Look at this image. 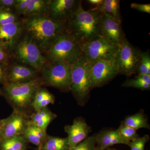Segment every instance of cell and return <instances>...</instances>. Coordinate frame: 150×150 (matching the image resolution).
Masks as SVG:
<instances>
[{
    "label": "cell",
    "mask_w": 150,
    "mask_h": 150,
    "mask_svg": "<svg viewBox=\"0 0 150 150\" xmlns=\"http://www.w3.org/2000/svg\"><path fill=\"white\" fill-rule=\"evenodd\" d=\"M22 21L24 32L35 41L43 54L66 32L67 21L53 19L46 15L25 17Z\"/></svg>",
    "instance_id": "6da1fadb"
},
{
    "label": "cell",
    "mask_w": 150,
    "mask_h": 150,
    "mask_svg": "<svg viewBox=\"0 0 150 150\" xmlns=\"http://www.w3.org/2000/svg\"><path fill=\"white\" fill-rule=\"evenodd\" d=\"M103 13L96 7L85 10L81 1L77 8L66 22V32L80 45L100 36Z\"/></svg>",
    "instance_id": "7a4b0ae2"
},
{
    "label": "cell",
    "mask_w": 150,
    "mask_h": 150,
    "mask_svg": "<svg viewBox=\"0 0 150 150\" xmlns=\"http://www.w3.org/2000/svg\"><path fill=\"white\" fill-rule=\"evenodd\" d=\"M43 85L39 76L27 82L6 84L1 89L3 96L14 110L24 112L25 109L31 106L35 93Z\"/></svg>",
    "instance_id": "3957f363"
},
{
    "label": "cell",
    "mask_w": 150,
    "mask_h": 150,
    "mask_svg": "<svg viewBox=\"0 0 150 150\" xmlns=\"http://www.w3.org/2000/svg\"><path fill=\"white\" fill-rule=\"evenodd\" d=\"M11 55L17 62L32 67L39 73L48 62L35 41L24 32Z\"/></svg>",
    "instance_id": "277c9868"
},
{
    "label": "cell",
    "mask_w": 150,
    "mask_h": 150,
    "mask_svg": "<svg viewBox=\"0 0 150 150\" xmlns=\"http://www.w3.org/2000/svg\"><path fill=\"white\" fill-rule=\"evenodd\" d=\"M48 62H62L72 64L83 56L80 44L65 32L43 53Z\"/></svg>",
    "instance_id": "5b68a950"
},
{
    "label": "cell",
    "mask_w": 150,
    "mask_h": 150,
    "mask_svg": "<svg viewBox=\"0 0 150 150\" xmlns=\"http://www.w3.org/2000/svg\"><path fill=\"white\" fill-rule=\"evenodd\" d=\"M43 84L63 91H71V64L62 62H48L40 71Z\"/></svg>",
    "instance_id": "8992f818"
},
{
    "label": "cell",
    "mask_w": 150,
    "mask_h": 150,
    "mask_svg": "<svg viewBox=\"0 0 150 150\" xmlns=\"http://www.w3.org/2000/svg\"><path fill=\"white\" fill-rule=\"evenodd\" d=\"M91 67V64L83 55L71 64V91L79 100L85 99L92 88Z\"/></svg>",
    "instance_id": "52a82bcc"
},
{
    "label": "cell",
    "mask_w": 150,
    "mask_h": 150,
    "mask_svg": "<svg viewBox=\"0 0 150 150\" xmlns=\"http://www.w3.org/2000/svg\"><path fill=\"white\" fill-rule=\"evenodd\" d=\"M81 46L83 55L91 65L100 60H114L118 47L101 36Z\"/></svg>",
    "instance_id": "ba28073f"
},
{
    "label": "cell",
    "mask_w": 150,
    "mask_h": 150,
    "mask_svg": "<svg viewBox=\"0 0 150 150\" xmlns=\"http://www.w3.org/2000/svg\"><path fill=\"white\" fill-rule=\"evenodd\" d=\"M141 51L123 39L118 45L114 62L119 74L131 76L137 71L139 63Z\"/></svg>",
    "instance_id": "9c48e42d"
},
{
    "label": "cell",
    "mask_w": 150,
    "mask_h": 150,
    "mask_svg": "<svg viewBox=\"0 0 150 150\" xmlns=\"http://www.w3.org/2000/svg\"><path fill=\"white\" fill-rule=\"evenodd\" d=\"M119 74L114 60H100L91 65L90 76L92 88L101 86Z\"/></svg>",
    "instance_id": "30bf717a"
},
{
    "label": "cell",
    "mask_w": 150,
    "mask_h": 150,
    "mask_svg": "<svg viewBox=\"0 0 150 150\" xmlns=\"http://www.w3.org/2000/svg\"><path fill=\"white\" fill-rule=\"evenodd\" d=\"M4 119L1 141L16 136H22L28 126V120L25 112L14 110L9 116Z\"/></svg>",
    "instance_id": "8fae6325"
},
{
    "label": "cell",
    "mask_w": 150,
    "mask_h": 150,
    "mask_svg": "<svg viewBox=\"0 0 150 150\" xmlns=\"http://www.w3.org/2000/svg\"><path fill=\"white\" fill-rule=\"evenodd\" d=\"M39 73L29 66L11 61L7 69V83L27 82L39 77Z\"/></svg>",
    "instance_id": "7c38bea8"
},
{
    "label": "cell",
    "mask_w": 150,
    "mask_h": 150,
    "mask_svg": "<svg viewBox=\"0 0 150 150\" xmlns=\"http://www.w3.org/2000/svg\"><path fill=\"white\" fill-rule=\"evenodd\" d=\"M121 23L112 17L103 13L100 25V36L109 43L118 46L125 38Z\"/></svg>",
    "instance_id": "4fadbf2b"
},
{
    "label": "cell",
    "mask_w": 150,
    "mask_h": 150,
    "mask_svg": "<svg viewBox=\"0 0 150 150\" xmlns=\"http://www.w3.org/2000/svg\"><path fill=\"white\" fill-rule=\"evenodd\" d=\"M81 1L49 0L46 15L59 21H67L77 8Z\"/></svg>",
    "instance_id": "5bb4252c"
},
{
    "label": "cell",
    "mask_w": 150,
    "mask_h": 150,
    "mask_svg": "<svg viewBox=\"0 0 150 150\" xmlns=\"http://www.w3.org/2000/svg\"><path fill=\"white\" fill-rule=\"evenodd\" d=\"M23 33L22 20L12 24L0 25V46L11 54Z\"/></svg>",
    "instance_id": "9a60e30c"
},
{
    "label": "cell",
    "mask_w": 150,
    "mask_h": 150,
    "mask_svg": "<svg viewBox=\"0 0 150 150\" xmlns=\"http://www.w3.org/2000/svg\"><path fill=\"white\" fill-rule=\"evenodd\" d=\"M64 129L68 135L69 149L76 146L87 138L91 129L82 118H76L72 124L67 125Z\"/></svg>",
    "instance_id": "2e32d148"
},
{
    "label": "cell",
    "mask_w": 150,
    "mask_h": 150,
    "mask_svg": "<svg viewBox=\"0 0 150 150\" xmlns=\"http://www.w3.org/2000/svg\"><path fill=\"white\" fill-rule=\"evenodd\" d=\"M95 138L96 143L98 144V146L103 150L107 149L111 146L118 144L128 145L130 146L131 143L130 141L121 137L117 130L103 131Z\"/></svg>",
    "instance_id": "e0dca14e"
},
{
    "label": "cell",
    "mask_w": 150,
    "mask_h": 150,
    "mask_svg": "<svg viewBox=\"0 0 150 150\" xmlns=\"http://www.w3.org/2000/svg\"><path fill=\"white\" fill-rule=\"evenodd\" d=\"M57 116L56 114L52 112L47 107L32 113L28 123L39 128L46 133L48 126Z\"/></svg>",
    "instance_id": "ac0fdd59"
},
{
    "label": "cell",
    "mask_w": 150,
    "mask_h": 150,
    "mask_svg": "<svg viewBox=\"0 0 150 150\" xmlns=\"http://www.w3.org/2000/svg\"><path fill=\"white\" fill-rule=\"evenodd\" d=\"M55 100L54 95L41 87L35 93L31 106L35 112H37L48 107L49 104H54Z\"/></svg>",
    "instance_id": "d6986e66"
},
{
    "label": "cell",
    "mask_w": 150,
    "mask_h": 150,
    "mask_svg": "<svg viewBox=\"0 0 150 150\" xmlns=\"http://www.w3.org/2000/svg\"><path fill=\"white\" fill-rule=\"evenodd\" d=\"M47 135L46 133L41 129L28 123L27 127L22 136L26 142L37 146L38 150H40Z\"/></svg>",
    "instance_id": "ffe728a7"
},
{
    "label": "cell",
    "mask_w": 150,
    "mask_h": 150,
    "mask_svg": "<svg viewBox=\"0 0 150 150\" xmlns=\"http://www.w3.org/2000/svg\"><path fill=\"white\" fill-rule=\"evenodd\" d=\"M97 8L103 13L112 17L121 23L119 0H103L102 4Z\"/></svg>",
    "instance_id": "44dd1931"
},
{
    "label": "cell",
    "mask_w": 150,
    "mask_h": 150,
    "mask_svg": "<svg viewBox=\"0 0 150 150\" xmlns=\"http://www.w3.org/2000/svg\"><path fill=\"white\" fill-rule=\"evenodd\" d=\"M69 149L67 138L46 136L40 150H68Z\"/></svg>",
    "instance_id": "7402d4cb"
},
{
    "label": "cell",
    "mask_w": 150,
    "mask_h": 150,
    "mask_svg": "<svg viewBox=\"0 0 150 150\" xmlns=\"http://www.w3.org/2000/svg\"><path fill=\"white\" fill-rule=\"evenodd\" d=\"M49 0H30L23 15L27 17L35 15H46Z\"/></svg>",
    "instance_id": "603a6c76"
},
{
    "label": "cell",
    "mask_w": 150,
    "mask_h": 150,
    "mask_svg": "<svg viewBox=\"0 0 150 150\" xmlns=\"http://www.w3.org/2000/svg\"><path fill=\"white\" fill-rule=\"evenodd\" d=\"M26 142L22 136L5 139L0 141V150H24Z\"/></svg>",
    "instance_id": "cb8c5ba5"
},
{
    "label": "cell",
    "mask_w": 150,
    "mask_h": 150,
    "mask_svg": "<svg viewBox=\"0 0 150 150\" xmlns=\"http://www.w3.org/2000/svg\"><path fill=\"white\" fill-rule=\"evenodd\" d=\"M123 123L136 130L142 128H150L147 119L142 112L128 116Z\"/></svg>",
    "instance_id": "d4e9b609"
},
{
    "label": "cell",
    "mask_w": 150,
    "mask_h": 150,
    "mask_svg": "<svg viewBox=\"0 0 150 150\" xmlns=\"http://www.w3.org/2000/svg\"><path fill=\"white\" fill-rule=\"evenodd\" d=\"M123 86L133 87L142 90L150 88V75L138 76L134 79H128L123 83Z\"/></svg>",
    "instance_id": "484cf974"
},
{
    "label": "cell",
    "mask_w": 150,
    "mask_h": 150,
    "mask_svg": "<svg viewBox=\"0 0 150 150\" xmlns=\"http://www.w3.org/2000/svg\"><path fill=\"white\" fill-rule=\"evenodd\" d=\"M20 21L13 10L0 8V25L12 24Z\"/></svg>",
    "instance_id": "4316f807"
},
{
    "label": "cell",
    "mask_w": 150,
    "mask_h": 150,
    "mask_svg": "<svg viewBox=\"0 0 150 150\" xmlns=\"http://www.w3.org/2000/svg\"><path fill=\"white\" fill-rule=\"evenodd\" d=\"M137 71L139 76L150 75V55L148 51H141L139 63Z\"/></svg>",
    "instance_id": "83f0119b"
},
{
    "label": "cell",
    "mask_w": 150,
    "mask_h": 150,
    "mask_svg": "<svg viewBox=\"0 0 150 150\" xmlns=\"http://www.w3.org/2000/svg\"><path fill=\"white\" fill-rule=\"evenodd\" d=\"M117 130L121 137L130 142L139 138V135L137 134V130L125 125L123 123L121 124Z\"/></svg>",
    "instance_id": "f1b7e54d"
},
{
    "label": "cell",
    "mask_w": 150,
    "mask_h": 150,
    "mask_svg": "<svg viewBox=\"0 0 150 150\" xmlns=\"http://www.w3.org/2000/svg\"><path fill=\"white\" fill-rule=\"evenodd\" d=\"M96 144L95 137H87L76 146L68 150H94Z\"/></svg>",
    "instance_id": "f546056e"
},
{
    "label": "cell",
    "mask_w": 150,
    "mask_h": 150,
    "mask_svg": "<svg viewBox=\"0 0 150 150\" xmlns=\"http://www.w3.org/2000/svg\"><path fill=\"white\" fill-rule=\"evenodd\" d=\"M29 1L30 0H16L14 9L15 12L17 15L18 16L21 15L23 16Z\"/></svg>",
    "instance_id": "4dcf8cb0"
},
{
    "label": "cell",
    "mask_w": 150,
    "mask_h": 150,
    "mask_svg": "<svg viewBox=\"0 0 150 150\" xmlns=\"http://www.w3.org/2000/svg\"><path fill=\"white\" fill-rule=\"evenodd\" d=\"M11 58L10 54L0 46V63L8 64L11 62Z\"/></svg>",
    "instance_id": "1f68e13d"
},
{
    "label": "cell",
    "mask_w": 150,
    "mask_h": 150,
    "mask_svg": "<svg viewBox=\"0 0 150 150\" xmlns=\"http://www.w3.org/2000/svg\"><path fill=\"white\" fill-rule=\"evenodd\" d=\"M131 8L139 11L150 13V4H139L134 3L131 4Z\"/></svg>",
    "instance_id": "d6a6232c"
},
{
    "label": "cell",
    "mask_w": 150,
    "mask_h": 150,
    "mask_svg": "<svg viewBox=\"0 0 150 150\" xmlns=\"http://www.w3.org/2000/svg\"><path fill=\"white\" fill-rule=\"evenodd\" d=\"M8 64L0 63V84L4 85L7 83V69Z\"/></svg>",
    "instance_id": "836d02e7"
},
{
    "label": "cell",
    "mask_w": 150,
    "mask_h": 150,
    "mask_svg": "<svg viewBox=\"0 0 150 150\" xmlns=\"http://www.w3.org/2000/svg\"><path fill=\"white\" fill-rule=\"evenodd\" d=\"M16 0H0V8L13 10Z\"/></svg>",
    "instance_id": "e575fe53"
},
{
    "label": "cell",
    "mask_w": 150,
    "mask_h": 150,
    "mask_svg": "<svg viewBox=\"0 0 150 150\" xmlns=\"http://www.w3.org/2000/svg\"><path fill=\"white\" fill-rule=\"evenodd\" d=\"M149 137L148 135H144V137L139 138V144H138L137 150H144L146 143L149 140Z\"/></svg>",
    "instance_id": "d590c367"
},
{
    "label": "cell",
    "mask_w": 150,
    "mask_h": 150,
    "mask_svg": "<svg viewBox=\"0 0 150 150\" xmlns=\"http://www.w3.org/2000/svg\"><path fill=\"white\" fill-rule=\"evenodd\" d=\"M87 1L91 4L95 6V7L98 8L102 4L103 0H88Z\"/></svg>",
    "instance_id": "8d00e7d4"
},
{
    "label": "cell",
    "mask_w": 150,
    "mask_h": 150,
    "mask_svg": "<svg viewBox=\"0 0 150 150\" xmlns=\"http://www.w3.org/2000/svg\"><path fill=\"white\" fill-rule=\"evenodd\" d=\"M5 119H0V141L1 140V135L3 127L4 124Z\"/></svg>",
    "instance_id": "74e56055"
},
{
    "label": "cell",
    "mask_w": 150,
    "mask_h": 150,
    "mask_svg": "<svg viewBox=\"0 0 150 150\" xmlns=\"http://www.w3.org/2000/svg\"><path fill=\"white\" fill-rule=\"evenodd\" d=\"M94 150H103L100 149V148L98 146Z\"/></svg>",
    "instance_id": "f35d334b"
},
{
    "label": "cell",
    "mask_w": 150,
    "mask_h": 150,
    "mask_svg": "<svg viewBox=\"0 0 150 150\" xmlns=\"http://www.w3.org/2000/svg\"><path fill=\"white\" fill-rule=\"evenodd\" d=\"M0 96H3L2 91L1 88H0Z\"/></svg>",
    "instance_id": "ab89813d"
},
{
    "label": "cell",
    "mask_w": 150,
    "mask_h": 150,
    "mask_svg": "<svg viewBox=\"0 0 150 150\" xmlns=\"http://www.w3.org/2000/svg\"><path fill=\"white\" fill-rule=\"evenodd\" d=\"M105 150H117L115 149H106Z\"/></svg>",
    "instance_id": "60d3db41"
}]
</instances>
